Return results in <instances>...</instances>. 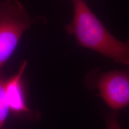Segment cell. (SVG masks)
<instances>
[{
  "label": "cell",
  "instance_id": "1",
  "mask_svg": "<svg viewBox=\"0 0 129 129\" xmlns=\"http://www.w3.org/2000/svg\"><path fill=\"white\" fill-rule=\"evenodd\" d=\"M73 19L65 26L79 46L89 48L118 63L129 66V41H120L108 30L83 0H72Z\"/></svg>",
  "mask_w": 129,
  "mask_h": 129
},
{
  "label": "cell",
  "instance_id": "2",
  "mask_svg": "<svg viewBox=\"0 0 129 129\" xmlns=\"http://www.w3.org/2000/svg\"><path fill=\"white\" fill-rule=\"evenodd\" d=\"M33 23L18 0L0 3V71L14 53L24 32Z\"/></svg>",
  "mask_w": 129,
  "mask_h": 129
},
{
  "label": "cell",
  "instance_id": "3",
  "mask_svg": "<svg viewBox=\"0 0 129 129\" xmlns=\"http://www.w3.org/2000/svg\"><path fill=\"white\" fill-rule=\"evenodd\" d=\"M86 82L90 88L99 91V96L112 111L118 112L129 106L128 72H93L89 74Z\"/></svg>",
  "mask_w": 129,
  "mask_h": 129
},
{
  "label": "cell",
  "instance_id": "4",
  "mask_svg": "<svg viewBox=\"0 0 129 129\" xmlns=\"http://www.w3.org/2000/svg\"><path fill=\"white\" fill-rule=\"evenodd\" d=\"M27 63L24 61L17 73L5 81V91L10 112L19 117L37 118L39 114L28 106L23 87V75Z\"/></svg>",
  "mask_w": 129,
  "mask_h": 129
},
{
  "label": "cell",
  "instance_id": "5",
  "mask_svg": "<svg viewBox=\"0 0 129 129\" xmlns=\"http://www.w3.org/2000/svg\"><path fill=\"white\" fill-rule=\"evenodd\" d=\"M5 81L0 77V129L4 125L10 112L5 91Z\"/></svg>",
  "mask_w": 129,
  "mask_h": 129
},
{
  "label": "cell",
  "instance_id": "6",
  "mask_svg": "<svg viewBox=\"0 0 129 129\" xmlns=\"http://www.w3.org/2000/svg\"><path fill=\"white\" fill-rule=\"evenodd\" d=\"M118 112L114 111L106 114L105 118L106 129H121L118 121Z\"/></svg>",
  "mask_w": 129,
  "mask_h": 129
}]
</instances>
